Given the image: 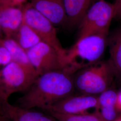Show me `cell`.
Listing matches in <instances>:
<instances>
[{"instance_id": "obj_1", "label": "cell", "mask_w": 121, "mask_h": 121, "mask_svg": "<svg viewBox=\"0 0 121 121\" xmlns=\"http://www.w3.org/2000/svg\"><path fill=\"white\" fill-rule=\"evenodd\" d=\"M72 75L65 71H55L39 76L18 100V106L45 110L61 99L73 95L75 90Z\"/></svg>"}, {"instance_id": "obj_2", "label": "cell", "mask_w": 121, "mask_h": 121, "mask_svg": "<svg viewBox=\"0 0 121 121\" xmlns=\"http://www.w3.org/2000/svg\"><path fill=\"white\" fill-rule=\"evenodd\" d=\"M108 35L107 33H97L77 40L71 48L67 50V71L72 74L99 61L107 45Z\"/></svg>"}, {"instance_id": "obj_3", "label": "cell", "mask_w": 121, "mask_h": 121, "mask_svg": "<svg viewBox=\"0 0 121 121\" xmlns=\"http://www.w3.org/2000/svg\"><path fill=\"white\" fill-rule=\"evenodd\" d=\"M115 73L109 60L100 61L78 71L73 78L75 88L82 94L99 95L108 89Z\"/></svg>"}, {"instance_id": "obj_4", "label": "cell", "mask_w": 121, "mask_h": 121, "mask_svg": "<svg viewBox=\"0 0 121 121\" xmlns=\"http://www.w3.org/2000/svg\"><path fill=\"white\" fill-rule=\"evenodd\" d=\"M36 71L11 61L0 70V86L4 101L13 94L27 91L39 77Z\"/></svg>"}, {"instance_id": "obj_5", "label": "cell", "mask_w": 121, "mask_h": 121, "mask_svg": "<svg viewBox=\"0 0 121 121\" xmlns=\"http://www.w3.org/2000/svg\"><path fill=\"white\" fill-rule=\"evenodd\" d=\"M113 17V4L104 0L97 1L89 7L79 24L78 40L94 34H108Z\"/></svg>"}, {"instance_id": "obj_6", "label": "cell", "mask_w": 121, "mask_h": 121, "mask_svg": "<svg viewBox=\"0 0 121 121\" xmlns=\"http://www.w3.org/2000/svg\"><path fill=\"white\" fill-rule=\"evenodd\" d=\"M23 12V22L35 31L42 41L54 48L65 62L67 50L62 47L58 39L55 26L33 7L30 3L26 4Z\"/></svg>"}, {"instance_id": "obj_7", "label": "cell", "mask_w": 121, "mask_h": 121, "mask_svg": "<svg viewBox=\"0 0 121 121\" xmlns=\"http://www.w3.org/2000/svg\"><path fill=\"white\" fill-rule=\"evenodd\" d=\"M26 51L31 64L39 76L52 71L66 72L64 59L48 43L41 41Z\"/></svg>"}, {"instance_id": "obj_8", "label": "cell", "mask_w": 121, "mask_h": 121, "mask_svg": "<svg viewBox=\"0 0 121 121\" xmlns=\"http://www.w3.org/2000/svg\"><path fill=\"white\" fill-rule=\"evenodd\" d=\"M92 108L99 109L98 96L81 94L69 96L53 104L45 111L75 114L86 112Z\"/></svg>"}, {"instance_id": "obj_9", "label": "cell", "mask_w": 121, "mask_h": 121, "mask_svg": "<svg viewBox=\"0 0 121 121\" xmlns=\"http://www.w3.org/2000/svg\"><path fill=\"white\" fill-rule=\"evenodd\" d=\"M30 4L54 26L67 24V19L63 0H31Z\"/></svg>"}, {"instance_id": "obj_10", "label": "cell", "mask_w": 121, "mask_h": 121, "mask_svg": "<svg viewBox=\"0 0 121 121\" xmlns=\"http://www.w3.org/2000/svg\"><path fill=\"white\" fill-rule=\"evenodd\" d=\"M23 21L20 7L0 5V26L5 38H14Z\"/></svg>"}, {"instance_id": "obj_11", "label": "cell", "mask_w": 121, "mask_h": 121, "mask_svg": "<svg viewBox=\"0 0 121 121\" xmlns=\"http://www.w3.org/2000/svg\"><path fill=\"white\" fill-rule=\"evenodd\" d=\"M0 108L4 117L10 121H56L42 112L13 105L8 101L0 102Z\"/></svg>"}, {"instance_id": "obj_12", "label": "cell", "mask_w": 121, "mask_h": 121, "mask_svg": "<svg viewBox=\"0 0 121 121\" xmlns=\"http://www.w3.org/2000/svg\"><path fill=\"white\" fill-rule=\"evenodd\" d=\"M66 14L67 24L70 27L79 25L90 7L91 0H63Z\"/></svg>"}, {"instance_id": "obj_13", "label": "cell", "mask_w": 121, "mask_h": 121, "mask_svg": "<svg viewBox=\"0 0 121 121\" xmlns=\"http://www.w3.org/2000/svg\"><path fill=\"white\" fill-rule=\"evenodd\" d=\"M117 93L108 89L98 96L99 112L106 121H113L117 118L118 111L116 108Z\"/></svg>"}, {"instance_id": "obj_14", "label": "cell", "mask_w": 121, "mask_h": 121, "mask_svg": "<svg viewBox=\"0 0 121 121\" xmlns=\"http://www.w3.org/2000/svg\"><path fill=\"white\" fill-rule=\"evenodd\" d=\"M107 44L109 48L108 59L114 70L116 77L121 78V27L108 35Z\"/></svg>"}, {"instance_id": "obj_15", "label": "cell", "mask_w": 121, "mask_h": 121, "mask_svg": "<svg viewBox=\"0 0 121 121\" xmlns=\"http://www.w3.org/2000/svg\"><path fill=\"white\" fill-rule=\"evenodd\" d=\"M0 43L9 51L12 58L14 61L28 69L35 70L31 64L27 52L13 38H5L0 39Z\"/></svg>"}, {"instance_id": "obj_16", "label": "cell", "mask_w": 121, "mask_h": 121, "mask_svg": "<svg viewBox=\"0 0 121 121\" xmlns=\"http://www.w3.org/2000/svg\"><path fill=\"white\" fill-rule=\"evenodd\" d=\"M14 37L13 39L26 51L42 41L35 31L23 22Z\"/></svg>"}, {"instance_id": "obj_17", "label": "cell", "mask_w": 121, "mask_h": 121, "mask_svg": "<svg viewBox=\"0 0 121 121\" xmlns=\"http://www.w3.org/2000/svg\"><path fill=\"white\" fill-rule=\"evenodd\" d=\"M48 113L56 121H106L98 110L92 113L85 112L75 114L54 112Z\"/></svg>"}, {"instance_id": "obj_18", "label": "cell", "mask_w": 121, "mask_h": 121, "mask_svg": "<svg viewBox=\"0 0 121 121\" xmlns=\"http://www.w3.org/2000/svg\"><path fill=\"white\" fill-rule=\"evenodd\" d=\"M11 61V56L8 50L0 43V65L4 66Z\"/></svg>"}, {"instance_id": "obj_19", "label": "cell", "mask_w": 121, "mask_h": 121, "mask_svg": "<svg viewBox=\"0 0 121 121\" xmlns=\"http://www.w3.org/2000/svg\"><path fill=\"white\" fill-rule=\"evenodd\" d=\"M27 0H0V5L20 7Z\"/></svg>"}, {"instance_id": "obj_20", "label": "cell", "mask_w": 121, "mask_h": 121, "mask_svg": "<svg viewBox=\"0 0 121 121\" xmlns=\"http://www.w3.org/2000/svg\"><path fill=\"white\" fill-rule=\"evenodd\" d=\"M113 19H121V0H115L113 4Z\"/></svg>"}, {"instance_id": "obj_21", "label": "cell", "mask_w": 121, "mask_h": 121, "mask_svg": "<svg viewBox=\"0 0 121 121\" xmlns=\"http://www.w3.org/2000/svg\"><path fill=\"white\" fill-rule=\"evenodd\" d=\"M116 108L118 112H121V90L117 93Z\"/></svg>"}, {"instance_id": "obj_22", "label": "cell", "mask_w": 121, "mask_h": 121, "mask_svg": "<svg viewBox=\"0 0 121 121\" xmlns=\"http://www.w3.org/2000/svg\"><path fill=\"white\" fill-rule=\"evenodd\" d=\"M3 101H5L4 99V97H3V93H2V90H1V87L0 86V102H3Z\"/></svg>"}, {"instance_id": "obj_23", "label": "cell", "mask_w": 121, "mask_h": 121, "mask_svg": "<svg viewBox=\"0 0 121 121\" xmlns=\"http://www.w3.org/2000/svg\"><path fill=\"white\" fill-rule=\"evenodd\" d=\"M113 121H121V115L118 116L117 118Z\"/></svg>"}, {"instance_id": "obj_24", "label": "cell", "mask_w": 121, "mask_h": 121, "mask_svg": "<svg viewBox=\"0 0 121 121\" xmlns=\"http://www.w3.org/2000/svg\"><path fill=\"white\" fill-rule=\"evenodd\" d=\"M1 32H2V31L1 27H0V39H2L1 37Z\"/></svg>"}, {"instance_id": "obj_25", "label": "cell", "mask_w": 121, "mask_h": 121, "mask_svg": "<svg viewBox=\"0 0 121 121\" xmlns=\"http://www.w3.org/2000/svg\"><path fill=\"white\" fill-rule=\"evenodd\" d=\"M97 0V1H98V0Z\"/></svg>"}, {"instance_id": "obj_26", "label": "cell", "mask_w": 121, "mask_h": 121, "mask_svg": "<svg viewBox=\"0 0 121 121\" xmlns=\"http://www.w3.org/2000/svg\"><path fill=\"white\" fill-rule=\"evenodd\" d=\"M0 121H1V120H0Z\"/></svg>"}]
</instances>
